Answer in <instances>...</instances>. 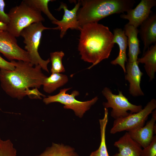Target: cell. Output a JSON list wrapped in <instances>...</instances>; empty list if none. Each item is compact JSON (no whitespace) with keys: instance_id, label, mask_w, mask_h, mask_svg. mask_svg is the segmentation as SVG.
I'll return each instance as SVG.
<instances>
[{"instance_id":"cell-10","label":"cell","mask_w":156,"mask_h":156,"mask_svg":"<svg viewBox=\"0 0 156 156\" xmlns=\"http://www.w3.org/2000/svg\"><path fill=\"white\" fill-rule=\"evenodd\" d=\"M80 5V0H79L74 8L70 10L68 9L65 3L61 2L59 8L57 10L60 11L62 9L64 10V13L62 18L60 21L57 20L51 21L52 23L57 25V27L53 28V29L60 30V36L61 38L64 36L69 29L79 30L80 29L81 27L77 18V12Z\"/></svg>"},{"instance_id":"cell-1","label":"cell","mask_w":156,"mask_h":156,"mask_svg":"<svg viewBox=\"0 0 156 156\" xmlns=\"http://www.w3.org/2000/svg\"><path fill=\"white\" fill-rule=\"evenodd\" d=\"M80 31L78 50L82 60L92 63L89 69L109 57L114 35L108 27L97 22L85 24Z\"/></svg>"},{"instance_id":"cell-19","label":"cell","mask_w":156,"mask_h":156,"mask_svg":"<svg viewBox=\"0 0 156 156\" xmlns=\"http://www.w3.org/2000/svg\"><path fill=\"white\" fill-rule=\"evenodd\" d=\"M68 78L65 75L60 73H52L44 79L42 86L46 92L51 93L58 88L63 86L68 81Z\"/></svg>"},{"instance_id":"cell-8","label":"cell","mask_w":156,"mask_h":156,"mask_svg":"<svg viewBox=\"0 0 156 156\" xmlns=\"http://www.w3.org/2000/svg\"><path fill=\"white\" fill-rule=\"evenodd\" d=\"M156 108V100L153 99L139 112L115 120L110 130V133L114 134L124 131L128 132L144 126L148 116Z\"/></svg>"},{"instance_id":"cell-6","label":"cell","mask_w":156,"mask_h":156,"mask_svg":"<svg viewBox=\"0 0 156 156\" xmlns=\"http://www.w3.org/2000/svg\"><path fill=\"white\" fill-rule=\"evenodd\" d=\"M71 88L62 89L56 95L44 97L43 101L46 105L54 102L59 103L64 105V109H72L76 116L81 118L84 113L97 101L98 98L96 96L90 100L85 101H78L75 98L79 94L78 91L74 90L70 94L66 93Z\"/></svg>"},{"instance_id":"cell-5","label":"cell","mask_w":156,"mask_h":156,"mask_svg":"<svg viewBox=\"0 0 156 156\" xmlns=\"http://www.w3.org/2000/svg\"><path fill=\"white\" fill-rule=\"evenodd\" d=\"M49 29L53 28L45 27L40 22L31 24L23 30L20 34V36L24 38L23 42L25 45V49L29 56L30 63L33 66L40 65L42 69L48 73L47 65L50 62V59H42L39 55L38 49L42 31Z\"/></svg>"},{"instance_id":"cell-24","label":"cell","mask_w":156,"mask_h":156,"mask_svg":"<svg viewBox=\"0 0 156 156\" xmlns=\"http://www.w3.org/2000/svg\"><path fill=\"white\" fill-rule=\"evenodd\" d=\"M0 156H17L16 150L10 140H3L0 137Z\"/></svg>"},{"instance_id":"cell-14","label":"cell","mask_w":156,"mask_h":156,"mask_svg":"<svg viewBox=\"0 0 156 156\" xmlns=\"http://www.w3.org/2000/svg\"><path fill=\"white\" fill-rule=\"evenodd\" d=\"M139 33L144 45V53L152 44L156 42V14L149 15L140 25Z\"/></svg>"},{"instance_id":"cell-18","label":"cell","mask_w":156,"mask_h":156,"mask_svg":"<svg viewBox=\"0 0 156 156\" xmlns=\"http://www.w3.org/2000/svg\"><path fill=\"white\" fill-rule=\"evenodd\" d=\"M137 62L144 64L147 74L151 81L155 79L156 71V43L151 45L143 53V56L138 58Z\"/></svg>"},{"instance_id":"cell-2","label":"cell","mask_w":156,"mask_h":156,"mask_svg":"<svg viewBox=\"0 0 156 156\" xmlns=\"http://www.w3.org/2000/svg\"><path fill=\"white\" fill-rule=\"evenodd\" d=\"M14 69H0V81L2 89L8 96L18 100L27 96L31 88H39L47 77L39 65L34 66L30 62L19 60L10 61Z\"/></svg>"},{"instance_id":"cell-30","label":"cell","mask_w":156,"mask_h":156,"mask_svg":"<svg viewBox=\"0 0 156 156\" xmlns=\"http://www.w3.org/2000/svg\"><path fill=\"white\" fill-rule=\"evenodd\" d=\"M0 110H1V109L0 108Z\"/></svg>"},{"instance_id":"cell-17","label":"cell","mask_w":156,"mask_h":156,"mask_svg":"<svg viewBox=\"0 0 156 156\" xmlns=\"http://www.w3.org/2000/svg\"><path fill=\"white\" fill-rule=\"evenodd\" d=\"M123 30L127 37L128 46L129 47L127 62H134L137 61L138 55L141 53L140 48V40L138 35L139 30L137 28L129 24H126Z\"/></svg>"},{"instance_id":"cell-26","label":"cell","mask_w":156,"mask_h":156,"mask_svg":"<svg viewBox=\"0 0 156 156\" xmlns=\"http://www.w3.org/2000/svg\"><path fill=\"white\" fill-rule=\"evenodd\" d=\"M5 3L3 0H0V22L6 25L9 22V18L8 14L4 12Z\"/></svg>"},{"instance_id":"cell-28","label":"cell","mask_w":156,"mask_h":156,"mask_svg":"<svg viewBox=\"0 0 156 156\" xmlns=\"http://www.w3.org/2000/svg\"><path fill=\"white\" fill-rule=\"evenodd\" d=\"M14 68V66L12 62L6 61L0 55V69L13 70Z\"/></svg>"},{"instance_id":"cell-25","label":"cell","mask_w":156,"mask_h":156,"mask_svg":"<svg viewBox=\"0 0 156 156\" xmlns=\"http://www.w3.org/2000/svg\"><path fill=\"white\" fill-rule=\"evenodd\" d=\"M141 156H156V136H154L151 143L142 149Z\"/></svg>"},{"instance_id":"cell-12","label":"cell","mask_w":156,"mask_h":156,"mask_svg":"<svg viewBox=\"0 0 156 156\" xmlns=\"http://www.w3.org/2000/svg\"><path fill=\"white\" fill-rule=\"evenodd\" d=\"M137 61L127 62L125 66V78L129 83V92L133 97L144 95L140 86L141 77L143 73L139 68Z\"/></svg>"},{"instance_id":"cell-23","label":"cell","mask_w":156,"mask_h":156,"mask_svg":"<svg viewBox=\"0 0 156 156\" xmlns=\"http://www.w3.org/2000/svg\"><path fill=\"white\" fill-rule=\"evenodd\" d=\"M25 1L27 3L40 12H43L51 21H56L57 20L51 13L48 7L49 2L52 1L53 0H25Z\"/></svg>"},{"instance_id":"cell-9","label":"cell","mask_w":156,"mask_h":156,"mask_svg":"<svg viewBox=\"0 0 156 156\" xmlns=\"http://www.w3.org/2000/svg\"><path fill=\"white\" fill-rule=\"evenodd\" d=\"M0 52L10 61L31 62L27 52L18 46L16 37L7 31L0 32Z\"/></svg>"},{"instance_id":"cell-15","label":"cell","mask_w":156,"mask_h":156,"mask_svg":"<svg viewBox=\"0 0 156 156\" xmlns=\"http://www.w3.org/2000/svg\"><path fill=\"white\" fill-rule=\"evenodd\" d=\"M114 146L118 152L112 156H141L142 147L132 139L127 132L114 142Z\"/></svg>"},{"instance_id":"cell-16","label":"cell","mask_w":156,"mask_h":156,"mask_svg":"<svg viewBox=\"0 0 156 156\" xmlns=\"http://www.w3.org/2000/svg\"><path fill=\"white\" fill-rule=\"evenodd\" d=\"M113 43H117L119 49V53L117 57L111 62L113 65H119L125 74L126 73L125 63L127 62L126 49L128 46L127 38L124 31L121 28H116L113 30Z\"/></svg>"},{"instance_id":"cell-27","label":"cell","mask_w":156,"mask_h":156,"mask_svg":"<svg viewBox=\"0 0 156 156\" xmlns=\"http://www.w3.org/2000/svg\"><path fill=\"white\" fill-rule=\"evenodd\" d=\"M27 95L31 99H41V96L45 97V96L40 92L37 88L29 89L27 91Z\"/></svg>"},{"instance_id":"cell-20","label":"cell","mask_w":156,"mask_h":156,"mask_svg":"<svg viewBox=\"0 0 156 156\" xmlns=\"http://www.w3.org/2000/svg\"><path fill=\"white\" fill-rule=\"evenodd\" d=\"M35 156H79L74 148L63 144L53 143L41 153Z\"/></svg>"},{"instance_id":"cell-11","label":"cell","mask_w":156,"mask_h":156,"mask_svg":"<svg viewBox=\"0 0 156 156\" xmlns=\"http://www.w3.org/2000/svg\"><path fill=\"white\" fill-rule=\"evenodd\" d=\"M156 5V0H142L136 7L121 14V18L128 20V23L138 28L149 16L151 9Z\"/></svg>"},{"instance_id":"cell-22","label":"cell","mask_w":156,"mask_h":156,"mask_svg":"<svg viewBox=\"0 0 156 156\" xmlns=\"http://www.w3.org/2000/svg\"><path fill=\"white\" fill-rule=\"evenodd\" d=\"M64 56V53L62 51L50 53V59L51 63V73H61L65 72V69L62 63V59Z\"/></svg>"},{"instance_id":"cell-3","label":"cell","mask_w":156,"mask_h":156,"mask_svg":"<svg viewBox=\"0 0 156 156\" xmlns=\"http://www.w3.org/2000/svg\"><path fill=\"white\" fill-rule=\"evenodd\" d=\"M82 7L77 13L80 26L88 23L97 22L101 19L115 14L127 12L133 9L134 0H80Z\"/></svg>"},{"instance_id":"cell-13","label":"cell","mask_w":156,"mask_h":156,"mask_svg":"<svg viewBox=\"0 0 156 156\" xmlns=\"http://www.w3.org/2000/svg\"><path fill=\"white\" fill-rule=\"evenodd\" d=\"M156 118L152 117L145 126L128 132L130 137L143 148L152 141L154 134H156Z\"/></svg>"},{"instance_id":"cell-7","label":"cell","mask_w":156,"mask_h":156,"mask_svg":"<svg viewBox=\"0 0 156 156\" xmlns=\"http://www.w3.org/2000/svg\"><path fill=\"white\" fill-rule=\"evenodd\" d=\"M102 93L107 100V102L103 103V105L104 108L112 109L110 116L115 120L125 117L130 114L138 112L142 109L141 105H136L130 103L121 91H119L117 94H114L109 88L106 87Z\"/></svg>"},{"instance_id":"cell-21","label":"cell","mask_w":156,"mask_h":156,"mask_svg":"<svg viewBox=\"0 0 156 156\" xmlns=\"http://www.w3.org/2000/svg\"><path fill=\"white\" fill-rule=\"evenodd\" d=\"M108 109L104 108L103 118L99 120L101 133V142L99 147L92 152L90 156H110L108 153L106 142L105 132L108 120Z\"/></svg>"},{"instance_id":"cell-29","label":"cell","mask_w":156,"mask_h":156,"mask_svg":"<svg viewBox=\"0 0 156 156\" xmlns=\"http://www.w3.org/2000/svg\"><path fill=\"white\" fill-rule=\"evenodd\" d=\"M7 25L6 24L0 22V32L7 31Z\"/></svg>"},{"instance_id":"cell-4","label":"cell","mask_w":156,"mask_h":156,"mask_svg":"<svg viewBox=\"0 0 156 156\" xmlns=\"http://www.w3.org/2000/svg\"><path fill=\"white\" fill-rule=\"evenodd\" d=\"M8 14L9 22L7 31L16 37L20 36L23 30L31 24L44 20L41 12L25 0L11 8Z\"/></svg>"}]
</instances>
